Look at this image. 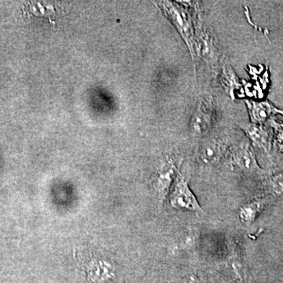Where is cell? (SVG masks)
<instances>
[{"instance_id": "6da1fadb", "label": "cell", "mask_w": 283, "mask_h": 283, "mask_svg": "<svg viewBox=\"0 0 283 283\" xmlns=\"http://www.w3.org/2000/svg\"><path fill=\"white\" fill-rule=\"evenodd\" d=\"M161 7L168 19L171 21L173 25L175 27L179 33L187 44L191 57L194 58L195 55L194 52L195 33H194L192 19L188 11L178 4L169 2V1L163 2Z\"/></svg>"}, {"instance_id": "7a4b0ae2", "label": "cell", "mask_w": 283, "mask_h": 283, "mask_svg": "<svg viewBox=\"0 0 283 283\" xmlns=\"http://www.w3.org/2000/svg\"><path fill=\"white\" fill-rule=\"evenodd\" d=\"M169 200L171 206L176 209L189 210L200 214L204 213L198 199L189 187L187 180L180 171L173 183Z\"/></svg>"}, {"instance_id": "3957f363", "label": "cell", "mask_w": 283, "mask_h": 283, "mask_svg": "<svg viewBox=\"0 0 283 283\" xmlns=\"http://www.w3.org/2000/svg\"><path fill=\"white\" fill-rule=\"evenodd\" d=\"M215 109L211 99L203 98L198 101L189 122V130L194 136H201L209 131L214 122Z\"/></svg>"}, {"instance_id": "277c9868", "label": "cell", "mask_w": 283, "mask_h": 283, "mask_svg": "<svg viewBox=\"0 0 283 283\" xmlns=\"http://www.w3.org/2000/svg\"><path fill=\"white\" fill-rule=\"evenodd\" d=\"M194 52L206 63L207 65L214 67L218 60V51L216 47L214 38L208 31L199 28L195 35Z\"/></svg>"}, {"instance_id": "5b68a950", "label": "cell", "mask_w": 283, "mask_h": 283, "mask_svg": "<svg viewBox=\"0 0 283 283\" xmlns=\"http://www.w3.org/2000/svg\"><path fill=\"white\" fill-rule=\"evenodd\" d=\"M232 161L234 165L244 172H260L262 171L257 163L254 151L249 144H242L234 150Z\"/></svg>"}, {"instance_id": "8992f818", "label": "cell", "mask_w": 283, "mask_h": 283, "mask_svg": "<svg viewBox=\"0 0 283 283\" xmlns=\"http://www.w3.org/2000/svg\"><path fill=\"white\" fill-rule=\"evenodd\" d=\"M241 128L254 146L262 149L266 152L269 151L271 135L264 125L250 123L241 124Z\"/></svg>"}, {"instance_id": "52a82bcc", "label": "cell", "mask_w": 283, "mask_h": 283, "mask_svg": "<svg viewBox=\"0 0 283 283\" xmlns=\"http://www.w3.org/2000/svg\"><path fill=\"white\" fill-rule=\"evenodd\" d=\"M247 108L250 114L251 123L263 125L269 120L271 114L274 113L275 107L267 101H254L246 100Z\"/></svg>"}, {"instance_id": "ba28073f", "label": "cell", "mask_w": 283, "mask_h": 283, "mask_svg": "<svg viewBox=\"0 0 283 283\" xmlns=\"http://www.w3.org/2000/svg\"><path fill=\"white\" fill-rule=\"evenodd\" d=\"M224 147L220 142L208 140L201 145L199 151V158L203 164L214 165L222 158Z\"/></svg>"}, {"instance_id": "9c48e42d", "label": "cell", "mask_w": 283, "mask_h": 283, "mask_svg": "<svg viewBox=\"0 0 283 283\" xmlns=\"http://www.w3.org/2000/svg\"><path fill=\"white\" fill-rule=\"evenodd\" d=\"M262 205V203L258 201H250L243 204L239 208L238 213L241 223L245 225H250L252 223H254L261 211Z\"/></svg>"}, {"instance_id": "30bf717a", "label": "cell", "mask_w": 283, "mask_h": 283, "mask_svg": "<svg viewBox=\"0 0 283 283\" xmlns=\"http://www.w3.org/2000/svg\"><path fill=\"white\" fill-rule=\"evenodd\" d=\"M179 171H180L177 168L176 165L172 162H168L166 166L164 167L159 178V187L161 192L166 194L169 191V188L175 181Z\"/></svg>"}, {"instance_id": "8fae6325", "label": "cell", "mask_w": 283, "mask_h": 283, "mask_svg": "<svg viewBox=\"0 0 283 283\" xmlns=\"http://www.w3.org/2000/svg\"><path fill=\"white\" fill-rule=\"evenodd\" d=\"M222 78L226 89L230 92H233L236 87L238 85V83L232 68L228 66L225 67L223 70Z\"/></svg>"}, {"instance_id": "7c38bea8", "label": "cell", "mask_w": 283, "mask_h": 283, "mask_svg": "<svg viewBox=\"0 0 283 283\" xmlns=\"http://www.w3.org/2000/svg\"><path fill=\"white\" fill-rule=\"evenodd\" d=\"M270 186L274 194L276 195L283 194V171L271 177Z\"/></svg>"}, {"instance_id": "4fadbf2b", "label": "cell", "mask_w": 283, "mask_h": 283, "mask_svg": "<svg viewBox=\"0 0 283 283\" xmlns=\"http://www.w3.org/2000/svg\"><path fill=\"white\" fill-rule=\"evenodd\" d=\"M186 283H201V280L196 274H191L187 278Z\"/></svg>"}, {"instance_id": "5bb4252c", "label": "cell", "mask_w": 283, "mask_h": 283, "mask_svg": "<svg viewBox=\"0 0 283 283\" xmlns=\"http://www.w3.org/2000/svg\"><path fill=\"white\" fill-rule=\"evenodd\" d=\"M278 138L280 144L283 147V125L278 128Z\"/></svg>"}, {"instance_id": "9a60e30c", "label": "cell", "mask_w": 283, "mask_h": 283, "mask_svg": "<svg viewBox=\"0 0 283 283\" xmlns=\"http://www.w3.org/2000/svg\"><path fill=\"white\" fill-rule=\"evenodd\" d=\"M274 113H277V114H281L283 116V110H278V109H274Z\"/></svg>"}]
</instances>
